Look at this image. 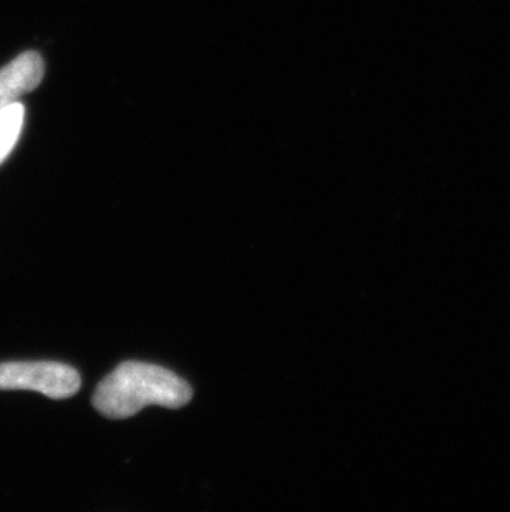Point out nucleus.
<instances>
[{
    "mask_svg": "<svg viewBox=\"0 0 510 512\" xmlns=\"http://www.w3.org/2000/svg\"><path fill=\"white\" fill-rule=\"evenodd\" d=\"M193 398V388L168 368L143 362L121 363L98 385L93 406L106 418L121 420L150 405L181 408Z\"/></svg>",
    "mask_w": 510,
    "mask_h": 512,
    "instance_id": "nucleus-1",
    "label": "nucleus"
},
{
    "mask_svg": "<svg viewBox=\"0 0 510 512\" xmlns=\"http://www.w3.org/2000/svg\"><path fill=\"white\" fill-rule=\"evenodd\" d=\"M75 368L53 362H15L0 365V390H32L53 400H65L80 390Z\"/></svg>",
    "mask_w": 510,
    "mask_h": 512,
    "instance_id": "nucleus-2",
    "label": "nucleus"
},
{
    "mask_svg": "<svg viewBox=\"0 0 510 512\" xmlns=\"http://www.w3.org/2000/svg\"><path fill=\"white\" fill-rule=\"evenodd\" d=\"M44 73V58L35 50H27L0 68V112L34 92L44 80Z\"/></svg>",
    "mask_w": 510,
    "mask_h": 512,
    "instance_id": "nucleus-3",
    "label": "nucleus"
},
{
    "mask_svg": "<svg viewBox=\"0 0 510 512\" xmlns=\"http://www.w3.org/2000/svg\"><path fill=\"white\" fill-rule=\"evenodd\" d=\"M24 120L25 108L22 103H14L0 112V165L17 145L24 128Z\"/></svg>",
    "mask_w": 510,
    "mask_h": 512,
    "instance_id": "nucleus-4",
    "label": "nucleus"
}]
</instances>
